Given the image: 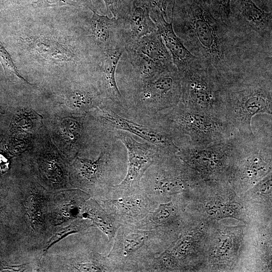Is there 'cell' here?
Returning <instances> with one entry per match:
<instances>
[{"mask_svg": "<svg viewBox=\"0 0 272 272\" xmlns=\"http://www.w3.org/2000/svg\"><path fill=\"white\" fill-rule=\"evenodd\" d=\"M152 0H128L119 17L125 49H132L142 37L157 31L150 12Z\"/></svg>", "mask_w": 272, "mask_h": 272, "instance_id": "8fae6325", "label": "cell"}, {"mask_svg": "<svg viewBox=\"0 0 272 272\" xmlns=\"http://www.w3.org/2000/svg\"><path fill=\"white\" fill-rule=\"evenodd\" d=\"M1 111H2V110H1V109H0V112H2Z\"/></svg>", "mask_w": 272, "mask_h": 272, "instance_id": "1f68e13d", "label": "cell"}, {"mask_svg": "<svg viewBox=\"0 0 272 272\" xmlns=\"http://www.w3.org/2000/svg\"><path fill=\"white\" fill-rule=\"evenodd\" d=\"M99 116L107 125L124 131L130 132L155 145L169 156H175L180 147L175 143L178 136L162 118V125L158 130L149 128L122 117L111 110L101 107Z\"/></svg>", "mask_w": 272, "mask_h": 272, "instance_id": "30bf717a", "label": "cell"}, {"mask_svg": "<svg viewBox=\"0 0 272 272\" xmlns=\"http://www.w3.org/2000/svg\"><path fill=\"white\" fill-rule=\"evenodd\" d=\"M28 42L30 49L45 60L80 63L82 58L79 50L63 45L48 37H35Z\"/></svg>", "mask_w": 272, "mask_h": 272, "instance_id": "e0dca14e", "label": "cell"}, {"mask_svg": "<svg viewBox=\"0 0 272 272\" xmlns=\"http://www.w3.org/2000/svg\"><path fill=\"white\" fill-rule=\"evenodd\" d=\"M82 216L92 221L108 237L114 238L120 225L94 199L87 200L81 212Z\"/></svg>", "mask_w": 272, "mask_h": 272, "instance_id": "ffe728a7", "label": "cell"}, {"mask_svg": "<svg viewBox=\"0 0 272 272\" xmlns=\"http://www.w3.org/2000/svg\"><path fill=\"white\" fill-rule=\"evenodd\" d=\"M31 6L33 9H38L68 7L95 11L90 0H35Z\"/></svg>", "mask_w": 272, "mask_h": 272, "instance_id": "7402d4cb", "label": "cell"}, {"mask_svg": "<svg viewBox=\"0 0 272 272\" xmlns=\"http://www.w3.org/2000/svg\"><path fill=\"white\" fill-rule=\"evenodd\" d=\"M229 22L234 27L272 47V12L265 11L253 0H231Z\"/></svg>", "mask_w": 272, "mask_h": 272, "instance_id": "9c48e42d", "label": "cell"}, {"mask_svg": "<svg viewBox=\"0 0 272 272\" xmlns=\"http://www.w3.org/2000/svg\"><path fill=\"white\" fill-rule=\"evenodd\" d=\"M7 162V160L3 156L0 155V171L2 172H5L8 169V163Z\"/></svg>", "mask_w": 272, "mask_h": 272, "instance_id": "4dcf8cb0", "label": "cell"}, {"mask_svg": "<svg viewBox=\"0 0 272 272\" xmlns=\"http://www.w3.org/2000/svg\"><path fill=\"white\" fill-rule=\"evenodd\" d=\"M216 16L230 24V4L231 0H208Z\"/></svg>", "mask_w": 272, "mask_h": 272, "instance_id": "d4e9b609", "label": "cell"}, {"mask_svg": "<svg viewBox=\"0 0 272 272\" xmlns=\"http://www.w3.org/2000/svg\"><path fill=\"white\" fill-rule=\"evenodd\" d=\"M92 13L89 23V37L97 54L124 47L119 20L95 11Z\"/></svg>", "mask_w": 272, "mask_h": 272, "instance_id": "5bb4252c", "label": "cell"}, {"mask_svg": "<svg viewBox=\"0 0 272 272\" xmlns=\"http://www.w3.org/2000/svg\"><path fill=\"white\" fill-rule=\"evenodd\" d=\"M92 225L88 223L86 220L84 219H79L76 220L67 227L63 228L61 230L56 232L48 242L45 250L46 251L51 245L67 234L77 233L80 231L87 229Z\"/></svg>", "mask_w": 272, "mask_h": 272, "instance_id": "cb8c5ba5", "label": "cell"}, {"mask_svg": "<svg viewBox=\"0 0 272 272\" xmlns=\"http://www.w3.org/2000/svg\"><path fill=\"white\" fill-rule=\"evenodd\" d=\"M256 5L262 10L270 12L272 9V0H257Z\"/></svg>", "mask_w": 272, "mask_h": 272, "instance_id": "f546056e", "label": "cell"}, {"mask_svg": "<svg viewBox=\"0 0 272 272\" xmlns=\"http://www.w3.org/2000/svg\"><path fill=\"white\" fill-rule=\"evenodd\" d=\"M132 49L163 65L170 66L174 65L171 56L157 30L141 38Z\"/></svg>", "mask_w": 272, "mask_h": 272, "instance_id": "d6986e66", "label": "cell"}, {"mask_svg": "<svg viewBox=\"0 0 272 272\" xmlns=\"http://www.w3.org/2000/svg\"><path fill=\"white\" fill-rule=\"evenodd\" d=\"M32 0H0V8L17 7ZM34 1L35 0H32Z\"/></svg>", "mask_w": 272, "mask_h": 272, "instance_id": "83f0119b", "label": "cell"}, {"mask_svg": "<svg viewBox=\"0 0 272 272\" xmlns=\"http://www.w3.org/2000/svg\"><path fill=\"white\" fill-rule=\"evenodd\" d=\"M164 112L159 115L178 137H188V144L192 146L207 145L236 134L224 118L180 102Z\"/></svg>", "mask_w": 272, "mask_h": 272, "instance_id": "5b68a950", "label": "cell"}, {"mask_svg": "<svg viewBox=\"0 0 272 272\" xmlns=\"http://www.w3.org/2000/svg\"><path fill=\"white\" fill-rule=\"evenodd\" d=\"M150 15L171 56L174 64L178 72L185 70L197 58L186 48L176 35L172 21H167L163 14L156 8L152 9Z\"/></svg>", "mask_w": 272, "mask_h": 272, "instance_id": "2e32d148", "label": "cell"}, {"mask_svg": "<svg viewBox=\"0 0 272 272\" xmlns=\"http://www.w3.org/2000/svg\"><path fill=\"white\" fill-rule=\"evenodd\" d=\"M160 234L157 229L120 225L107 255L117 271H145L158 254Z\"/></svg>", "mask_w": 272, "mask_h": 272, "instance_id": "3957f363", "label": "cell"}, {"mask_svg": "<svg viewBox=\"0 0 272 272\" xmlns=\"http://www.w3.org/2000/svg\"><path fill=\"white\" fill-rule=\"evenodd\" d=\"M0 63L7 77L19 79L30 84L19 73L12 58L5 47L0 42Z\"/></svg>", "mask_w": 272, "mask_h": 272, "instance_id": "603a6c76", "label": "cell"}, {"mask_svg": "<svg viewBox=\"0 0 272 272\" xmlns=\"http://www.w3.org/2000/svg\"><path fill=\"white\" fill-rule=\"evenodd\" d=\"M181 86L180 103L184 106L225 118L224 84L197 59L179 72Z\"/></svg>", "mask_w": 272, "mask_h": 272, "instance_id": "277c9868", "label": "cell"}, {"mask_svg": "<svg viewBox=\"0 0 272 272\" xmlns=\"http://www.w3.org/2000/svg\"><path fill=\"white\" fill-rule=\"evenodd\" d=\"M124 47L103 52L95 59V71L98 79V88L105 99L120 104L122 95L116 81L119 61L125 51Z\"/></svg>", "mask_w": 272, "mask_h": 272, "instance_id": "9a60e30c", "label": "cell"}, {"mask_svg": "<svg viewBox=\"0 0 272 272\" xmlns=\"http://www.w3.org/2000/svg\"><path fill=\"white\" fill-rule=\"evenodd\" d=\"M111 163L109 155L105 152L95 160L77 158L74 168L80 185L95 190L98 196L109 191L113 186L109 181Z\"/></svg>", "mask_w": 272, "mask_h": 272, "instance_id": "7c38bea8", "label": "cell"}, {"mask_svg": "<svg viewBox=\"0 0 272 272\" xmlns=\"http://www.w3.org/2000/svg\"><path fill=\"white\" fill-rule=\"evenodd\" d=\"M140 187L157 202L160 197H168L182 192L185 185L178 171L163 169L160 162L152 165L145 172L140 181Z\"/></svg>", "mask_w": 272, "mask_h": 272, "instance_id": "4fadbf2b", "label": "cell"}, {"mask_svg": "<svg viewBox=\"0 0 272 272\" xmlns=\"http://www.w3.org/2000/svg\"><path fill=\"white\" fill-rule=\"evenodd\" d=\"M122 56L132 69L134 87L145 84L161 73L175 66L163 65L132 49H125Z\"/></svg>", "mask_w": 272, "mask_h": 272, "instance_id": "ac0fdd59", "label": "cell"}, {"mask_svg": "<svg viewBox=\"0 0 272 272\" xmlns=\"http://www.w3.org/2000/svg\"><path fill=\"white\" fill-rule=\"evenodd\" d=\"M225 118L234 133L253 135L252 117L272 115V72L253 74L224 84Z\"/></svg>", "mask_w": 272, "mask_h": 272, "instance_id": "7a4b0ae2", "label": "cell"}, {"mask_svg": "<svg viewBox=\"0 0 272 272\" xmlns=\"http://www.w3.org/2000/svg\"><path fill=\"white\" fill-rule=\"evenodd\" d=\"M173 29L225 84L272 70V50L215 15L208 0H173Z\"/></svg>", "mask_w": 272, "mask_h": 272, "instance_id": "6da1fadb", "label": "cell"}, {"mask_svg": "<svg viewBox=\"0 0 272 272\" xmlns=\"http://www.w3.org/2000/svg\"><path fill=\"white\" fill-rule=\"evenodd\" d=\"M173 0H152L153 7L158 9L163 15L165 19L171 22V11Z\"/></svg>", "mask_w": 272, "mask_h": 272, "instance_id": "4316f807", "label": "cell"}, {"mask_svg": "<svg viewBox=\"0 0 272 272\" xmlns=\"http://www.w3.org/2000/svg\"><path fill=\"white\" fill-rule=\"evenodd\" d=\"M117 138L125 145L127 152V171L124 178L113 188L120 190H132L140 187V181L147 169L169 156L155 145L141 143L124 131H117Z\"/></svg>", "mask_w": 272, "mask_h": 272, "instance_id": "ba28073f", "label": "cell"}, {"mask_svg": "<svg viewBox=\"0 0 272 272\" xmlns=\"http://www.w3.org/2000/svg\"><path fill=\"white\" fill-rule=\"evenodd\" d=\"M179 216L175 203H159L157 206L135 227L144 229H157L175 224Z\"/></svg>", "mask_w": 272, "mask_h": 272, "instance_id": "44dd1931", "label": "cell"}, {"mask_svg": "<svg viewBox=\"0 0 272 272\" xmlns=\"http://www.w3.org/2000/svg\"><path fill=\"white\" fill-rule=\"evenodd\" d=\"M181 96V79L175 66L147 83L134 87L136 107L150 114H157L179 104Z\"/></svg>", "mask_w": 272, "mask_h": 272, "instance_id": "8992f818", "label": "cell"}, {"mask_svg": "<svg viewBox=\"0 0 272 272\" xmlns=\"http://www.w3.org/2000/svg\"><path fill=\"white\" fill-rule=\"evenodd\" d=\"M90 1L94 8L95 12L100 14L107 15L106 10L102 0Z\"/></svg>", "mask_w": 272, "mask_h": 272, "instance_id": "f1b7e54d", "label": "cell"}, {"mask_svg": "<svg viewBox=\"0 0 272 272\" xmlns=\"http://www.w3.org/2000/svg\"><path fill=\"white\" fill-rule=\"evenodd\" d=\"M102 1L106 10L107 15L110 13L112 17L117 18L128 0Z\"/></svg>", "mask_w": 272, "mask_h": 272, "instance_id": "484cf974", "label": "cell"}, {"mask_svg": "<svg viewBox=\"0 0 272 272\" xmlns=\"http://www.w3.org/2000/svg\"><path fill=\"white\" fill-rule=\"evenodd\" d=\"M99 197V204L120 225L135 226L158 204L140 187L124 191L115 189L112 187Z\"/></svg>", "mask_w": 272, "mask_h": 272, "instance_id": "52a82bcc", "label": "cell"}]
</instances>
